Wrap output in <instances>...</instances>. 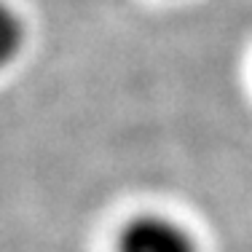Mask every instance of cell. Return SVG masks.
<instances>
[{
  "label": "cell",
  "instance_id": "6da1fadb",
  "mask_svg": "<svg viewBox=\"0 0 252 252\" xmlns=\"http://www.w3.org/2000/svg\"><path fill=\"white\" fill-rule=\"evenodd\" d=\"M116 252H199L196 242L183 225L169 218L145 215L131 220L118 236Z\"/></svg>",
  "mask_w": 252,
  "mask_h": 252
}]
</instances>
